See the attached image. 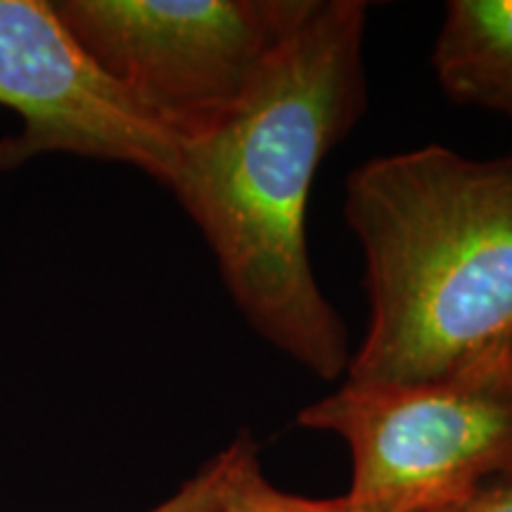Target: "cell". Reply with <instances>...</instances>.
I'll list each match as a JSON object with an SVG mask.
<instances>
[{
  "label": "cell",
  "instance_id": "cell-1",
  "mask_svg": "<svg viewBox=\"0 0 512 512\" xmlns=\"http://www.w3.org/2000/svg\"><path fill=\"white\" fill-rule=\"evenodd\" d=\"M366 19L361 0H313L249 98L181 147L169 183L254 332L323 380L347 375L351 351L306 216L320 162L366 112Z\"/></svg>",
  "mask_w": 512,
  "mask_h": 512
},
{
  "label": "cell",
  "instance_id": "cell-2",
  "mask_svg": "<svg viewBox=\"0 0 512 512\" xmlns=\"http://www.w3.org/2000/svg\"><path fill=\"white\" fill-rule=\"evenodd\" d=\"M344 216L370 302L347 382L432 380L512 354V155L427 145L370 159Z\"/></svg>",
  "mask_w": 512,
  "mask_h": 512
},
{
  "label": "cell",
  "instance_id": "cell-3",
  "mask_svg": "<svg viewBox=\"0 0 512 512\" xmlns=\"http://www.w3.org/2000/svg\"><path fill=\"white\" fill-rule=\"evenodd\" d=\"M299 425L349 446L363 512H456L512 475V354L403 384L344 382Z\"/></svg>",
  "mask_w": 512,
  "mask_h": 512
},
{
  "label": "cell",
  "instance_id": "cell-4",
  "mask_svg": "<svg viewBox=\"0 0 512 512\" xmlns=\"http://www.w3.org/2000/svg\"><path fill=\"white\" fill-rule=\"evenodd\" d=\"M313 0H62L79 46L178 147L259 86Z\"/></svg>",
  "mask_w": 512,
  "mask_h": 512
},
{
  "label": "cell",
  "instance_id": "cell-5",
  "mask_svg": "<svg viewBox=\"0 0 512 512\" xmlns=\"http://www.w3.org/2000/svg\"><path fill=\"white\" fill-rule=\"evenodd\" d=\"M0 105L22 133L0 143V169L46 152L124 162L169 185L181 147L91 60L46 0H0Z\"/></svg>",
  "mask_w": 512,
  "mask_h": 512
},
{
  "label": "cell",
  "instance_id": "cell-6",
  "mask_svg": "<svg viewBox=\"0 0 512 512\" xmlns=\"http://www.w3.org/2000/svg\"><path fill=\"white\" fill-rule=\"evenodd\" d=\"M432 62L448 98L512 119V0H451Z\"/></svg>",
  "mask_w": 512,
  "mask_h": 512
},
{
  "label": "cell",
  "instance_id": "cell-7",
  "mask_svg": "<svg viewBox=\"0 0 512 512\" xmlns=\"http://www.w3.org/2000/svg\"><path fill=\"white\" fill-rule=\"evenodd\" d=\"M254 448L252 439L238 437L228 448L216 453L169 501L147 512H223L235 479Z\"/></svg>",
  "mask_w": 512,
  "mask_h": 512
},
{
  "label": "cell",
  "instance_id": "cell-8",
  "mask_svg": "<svg viewBox=\"0 0 512 512\" xmlns=\"http://www.w3.org/2000/svg\"><path fill=\"white\" fill-rule=\"evenodd\" d=\"M223 512H363L342 498H304L287 494L264 477L256 448L242 465ZM458 512V510H456Z\"/></svg>",
  "mask_w": 512,
  "mask_h": 512
},
{
  "label": "cell",
  "instance_id": "cell-9",
  "mask_svg": "<svg viewBox=\"0 0 512 512\" xmlns=\"http://www.w3.org/2000/svg\"><path fill=\"white\" fill-rule=\"evenodd\" d=\"M458 512H512V475L486 486Z\"/></svg>",
  "mask_w": 512,
  "mask_h": 512
}]
</instances>
